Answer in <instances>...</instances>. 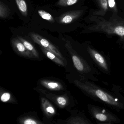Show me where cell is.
Returning a JSON list of instances; mask_svg holds the SVG:
<instances>
[{"label":"cell","instance_id":"8992f818","mask_svg":"<svg viewBox=\"0 0 124 124\" xmlns=\"http://www.w3.org/2000/svg\"><path fill=\"white\" fill-rule=\"evenodd\" d=\"M11 43L14 50L18 55L29 58H34V56L29 51L18 38L12 39Z\"/></svg>","mask_w":124,"mask_h":124},{"label":"cell","instance_id":"277c9868","mask_svg":"<svg viewBox=\"0 0 124 124\" xmlns=\"http://www.w3.org/2000/svg\"><path fill=\"white\" fill-rule=\"evenodd\" d=\"M66 42L65 46L71 55L73 63L76 69L80 72L88 73L90 72L91 68L89 64L72 49L69 41L67 40Z\"/></svg>","mask_w":124,"mask_h":124},{"label":"cell","instance_id":"4fadbf2b","mask_svg":"<svg viewBox=\"0 0 124 124\" xmlns=\"http://www.w3.org/2000/svg\"><path fill=\"white\" fill-rule=\"evenodd\" d=\"M42 101L43 102L42 103L43 107L45 111L48 114L51 115H54L55 114V109L47 101L43 99Z\"/></svg>","mask_w":124,"mask_h":124},{"label":"cell","instance_id":"ac0fdd59","mask_svg":"<svg viewBox=\"0 0 124 124\" xmlns=\"http://www.w3.org/2000/svg\"><path fill=\"white\" fill-rule=\"evenodd\" d=\"M107 3L108 6L111 9H112L115 11L117 10L115 0H107Z\"/></svg>","mask_w":124,"mask_h":124},{"label":"cell","instance_id":"6da1fadb","mask_svg":"<svg viewBox=\"0 0 124 124\" xmlns=\"http://www.w3.org/2000/svg\"><path fill=\"white\" fill-rule=\"evenodd\" d=\"M75 83L78 87L89 95L99 99L110 106L119 109L124 107L122 103L117 98L91 83L75 80Z\"/></svg>","mask_w":124,"mask_h":124},{"label":"cell","instance_id":"3957f363","mask_svg":"<svg viewBox=\"0 0 124 124\" xmlns=\"http://www.w3.org/2000/svg\"><path fill=\"white\" fill-rule=\"evenodd\" d=\"M89 108L92 116L98 122L110 124L119 122L116 116L104 109L93 105H90Z\"/></svg>","mask_w":124,"mask_h":124},{"label":"cell","instance_id":"e0dca14e","mask_svg":"<svg viewBox=\"0 0 124 124\" xmlns=\"http://www.w3.org/2000/svg\"><path fill=\"white\" fill-rule=\"evenodd\" d=\"M78 0H59L57 5L63 7H68L74 5Z\"/></svg>","mask_w":124,"mask_h":124},{"label":"cell","instance_id":"52a82bcc","mask_svg":"<svg viewBox=\"0 0 124 124\" xmlns=\"http://www.w3.org/2000/svg\"><path fill=\"white\" fill-rule=\"evenodd\" d=\"M87 50L91 57L95 62L104 71L108 72V67L104 57L98 51L89 46L88 47Z\"/></svg>","mask_w":124,"mask_h":124},{"label":"cell","instance_id":"d6986e66","mask_svg":"<svg viewBox=\"0 0 124 124\" xmlns=\"http://www.w3.org/2000/svg\"><path fill=\"white\" fill-rule=\"evenodd\" d=\"M11 98V95L8 93H3L1 96V100L2 102H6L10 100Z\"/></svg>","mask_w":124,"mask_h":124},{"label":"cell","instance_id":"7c38bea8","mask_svg":"<svg viewBox=\"0 0 124 124\" xmlns=\"http://www.w3.org/2000/svg\"><path fill=\"white\" fill-rule=\"evenodd\" d=\"M42 83L45 87L51 90H58L61 88V85L55 82L43 81Z\"/></svg>","mask_w":124,"mask_h":124},{"label":"cell","instance_id":"ffe728a7","mask_svg":"<svg viewBox=\"0 0 124 124\" xmlns=\"http://www.w3.org/2000/svg\"><path fill=\"white\" fill-rule=\"evenodd\" d=\"M23 123L24 124H37L40 123H39L33 119L28 118L24 120L23 121Z\"/></svg>","mask_w":124,"mask_h":124},{"label":"cell","instance_id":"2e32d148","mask_svg":"<svg viewBox=\"0 0 124 124\" xmlns=\"http://www.w3.org/2000/svg\"><path fill=\"white\" fill-rule=\"evenodd\" d=\"M69 123L79 124H90L91 123V122H88V120H86L80 117H76L72 118L70 120Z\"/></svg>","mask_w":124,"mask_h":124},{"label":"cell","instance_id":"5bb4252c","mask_svg":"<svg viewBox=\"0 0 124 124\" xmlns=\"http://www.w3.org/2000/svg\"><path fill=\"white\" fill-rule=\"evenodd\" d=\"M39 16L43 19L51 23L55 22L53 17L49 13L43 10H39L38 11Z\"/></svg>","mask_w":124,"mask_h":124},{"label":"cell","instance_id":"7402d4cb","mask_svg":"<svg viewBox=\"0 0 124 124\" xmlns=\"http://www.w3.org/2000/svg\"><path fill=\"white\" fill-rule=\"evenodd\" d=\"M101 3V6L104 10L106 11L108 9L107 0H99Z\"/></svg>","mask_w":124,"mask_h":124},{"label":"cell","instance_id":"9c48e42d","mask_svg":"<svg viewBox=\"0 0 124 124\" xmlns=\"http://www.w3.org/2000/svg\"><path fill=\"white\" fill-rule=\"evenodd\" d=\"M40 48L41 50L42 51L43 53L51 60H52L54 62L56 63L61 65L62 66H65V65L63 61L59 58L56 55H55L53 53H52L51 51H49L48 50H46L45 48H44L43 47L40 46Z\"/></svg>","mask_w":124,"mask_h":124},{"label":"cell","instance_id":"30bf717a","mask_svg":"<svg viewBox=\"0 0 124 124\" xmlns=\"http://www.w3.org/2000/svg\"><path fill=\"white\" fill-rule=\"evenodd\" d=\"M17 38L22 42L26 48L34 56L35 58H39V53L35 47L30 42H28L20 36H18Z\"/></svg>","mask_w":124,"mask_h":124},{"label":"cell","instance_id":"5b68a950","mask_svg":"<svg viewBox=\"0 0 124 124\" xmlns=\"http://www.w3.org/2000/svg\"><path fill=\"white\" fill-rule=\"evenodd\" d=\"M30 35L35 43L46 50L53 53L59 58L62 59L64 62L66 61V59L62 55L59 50L47 40L36 33H30Z\"/></svg>","mask_w":124,"mask_h":124},{"label":"cell","instance_id":"ba28073f","mask_svg":"<svg viewBox=\"0 0 124 124\" xmlns=\"http://www.w3.org/2000/svg\"><path fill=\"white\" fill-rule=\"evenodd\" d=\"M82 10L71 11L64 14L59 18L58 22L61 24H69L78 19L82 14Z\"/></svg>","mask_w":124,"mask_h":124},{"label":"cell","instance_id":"8fae6325","mask_svg":"<svg viewBox=\"0 0 124 124\" xmlns=\"http://www.w3.org/2000/svg\"><path fill=\"white\" fill-rule=\"evenodd\" d=\"M16 5L18 8L19 10L22 14L24 16L27 15L28 9L26 3L24 0H16Z\"/></svg>","mask_w":124,"mask_h":124},{"label":"cell","instance_id":"7a4b0ae2","mask_svg":"<svg viewBox=\"0 0 124 124\" xmlns=\"http://www.w3.org/2000/svg\"><path fill=\"white\" fill-rule=\"evenodd\" d=\"M96 19L95 25L89 28L91 31L105 32L108 35L115 34L122 38L124 37V24L116 21L100 20L99 17H94Z\"/></svg>","mask_w":124,"mask_h":124},{"label":"cell","instance_id":"9a60e30c","mask_svg":"<svg viewBox=\"0 0 124 124\" xmlns=\"http://www.w3.org/2000/svg\"><path fill=\"white\" fill-rule=\"evenodd\" d=\"M9 14V10L7 6L2 2H0V17L1 18H6Z\"/></svg>","mask_w":124,"mask_h":124},{"label":"cell","instance_id":"44dd1931","mask_svg":"<svg viewBox=\"0 0 124 124\" xmlns=\"http://www.w3.org/2000/svg\"><path fill=\"white\" fill-rule=\"evenodd\" d=\"M57 101L58 104L61 106H65L67 103V101L66 99L61 96H60L57 98Z\"/></svg>","mask_w":124,"mask_h":124}]
</instances>
